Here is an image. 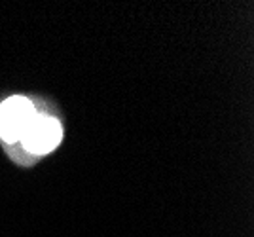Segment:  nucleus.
<instances>
[{
  "label": "nucleus",
  "instance_id": "obj_1",
  "mask_svg": "<svg viewBox=\"0 0 254 237\" xmlns=\"http://www.w3.org/2000/svg\"><path fill=\"white\" fill-rule=\"evenodd\" d=\"M38 112L27 97H8L0 105V137L6 142H19Z\"/></svg>",
  "mask_w": 254,
  "mask_h": 237
},
{
  "label": "nucleus",
  "instance_id": "obj_2",
  "mask_svg": "<svg viewBox=\"0 0 254 237\" xmlns=\"http://www.w3.org/2000/svg\"><path fill=\"white\" fill-rule=\"evenodd\" d=\"M63 139V127L61 123L52 116H42L36 114L32 118L31 125L23 133L19 142H23L25 150L36 154V156H44L50 154L59 146V142Z\"/></svg>",
  "mask_w": 254,
  "mask_h": 237
}]
</instances>
